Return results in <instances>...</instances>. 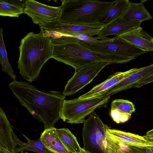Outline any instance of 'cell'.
<instances>
[{
    "instance_id": "22",
    "label": "cell",
    "mask_w": 153,
    "mask_h": 153,
    "mask_svg": "<svg viewBox=\"0 0 153 153\" xmlns=\"http://www.w3.org/2000/svg\"><path fill=\"white\" fill-rule=\"evenodd\" d=\"M56 133L62 142L71 153H79L82 148L76 137L68 128H56Z\"/></svg>"
},
{
    "instance_id": "9",
    "label": "cell",
    "mask_w": 153,
    "mask_h": 153,
    "mask_svg": "<svg viewBox=\"0 0 153 153\" xmlns=\"http://www.w3.org/2000/svg\"><path fill=\"white\" fill-rule=\"evenodd\" d=\"M111 64L105 61L97 62L75 70L65 85L63 94L65 97L74 95L92 82L105 67Z\"/></svg>"
},
{
    "instance_id": "32",
    "label": "cell",
    "mask_w": 153,
    "mask_h": 153,
    "mask_svg": "<svg viewBox=\"0 0 153 153\" xmlns=\"http://www.w3.org/2000/svg\"><path fill=\"white\" fill-rule=\"evenodd\" d=\"M146 138V139H147L148 140H149V141L153 142V137H147V138Z\"/></svg>"
},
{
    "instance_id": "16",
    "label": "cell",
    "mask_w": 153,
    "mask_h": 153,
    "mask_svg": "<svg viewBox=\"0 0 153 153\" xmlns=\"http://www.w3.org/2000/svg\"><path fill=\"white\" fill-rule=\"evenodd\" d=\"M107 131L114 141L124 145L137 147L153 146V142L144 136L110 128Z\"/></svg>"
},
{
    "instance_id": "29",
    "label": "cell",
    "mask_w": 153,
    "mask_h": 153,
    "mask_svg": "<svg viewBox=\"0 0 153 153\" xmlns=\"http://www.w3.org/2000/svg\"><path fill=\"white\" fill-rule=\"evenodd\" d=\"M147 138L153 137V129L147 131L146 133V135L143 136Z\"/></svg>"
},
{
    "instance_id": "11",
    "label": "cell",
    "mask_w": 153,
    "mask_h": 153,
    "mask_svg": "<svg viewBox=\"0 0 153 153\" xmlns=\"http://www.w3.org/2000/svg\"><path fill=\"white\" fill-rule=\"evenodd\" d=\"M152 75L153 63L141 68L140 70L132 74L98 95L111 96L120 91L133 88L134 85L137 82Z\"/></svg>"
},
{
    "instance_id": "1",
    "label": "cell",
    "mask_w": 153,
    "mask_h": 153,
    "mask_svg": "<svg viewBox=\"0 0 153 153\" xmlns=\"http://www.w3.org/2000/svg\"><path fill=\"white\" fill-rule=\"evenodd\" d=\"M9 87L20 104L44 125V130L54 127L60 119L65 97L60 92L41 91L29 82L13 80Z\"/></svg>"
},
{
    "instance_id": "26",
    "label": "cell",
    "mask_w": 153,
    "mask_h": 153,
    "mask_svg": "<svg viewBox=\"0 0 153 153\" xmlns=\"http://www.w3.org/2000/svg\"><path fill=\"white\" fill-rule=\"evenodd\" d=\"M110 115L113 120L117 123L127 121L131 117L127 114H120L115 110H111Z\"/></svg>"
},
{
    "instance_id": "7",
    "label": "cell",
    "mask_w": 153,
    "mask_h": 153,
    "mask_svg": "<svg viewBox=\"0 0 153 153\" xmlns=\"http://www.w3.org/2000/svg\"><path fill=\"white\" fill-rule=\"evenodd\" d=\"M79 43L84 47L92 51L134 59L147 53L117 36L111 39L106 37L96 42H87L80 40Z\"/></svg>"
},
{
    "instance_id": "35",
    "label": "cell",
    "mask_w": 153,
    "mask_h": 153,
    "mask_svg": "<svg viewBox=\"0 0 153 153\" xmlns=\"http://www.w3.org/2000/svg\"><path fill=\"white\" fill-rule=\"evenodd\" d=\"M117 153H122L121 152H120V151L117 150Z\"/></svg>"
},
{
    "instance_id": "31",
    "label": "cell",
    "mask_w": 153,
    "mask_h": 153,
    "mask_svg": "<svg viewBox=\"0 0 153 153\" xmlns=\"http://www.w3.org/2000/svg\"><path fill=\"white\" fill-rule=\"evenodd\" d=\"M79 153H91V152L87 151L84 149L83 148H82L81 151Z\"/></svg>"
},
{
    "instance_id": "10",
    "label": "cell",
    "mask_w": 153,
    "mask_h": 153,
    "mask_svg": "<svg viewBox=\"0 0 153 153\" xmlns=\"http://www.w3.org/2000/svg\"><path fill=\"white\" fill-rule=\"evenodd\" d=\"M60 10V6L53 7L26 0L24 13L30 17L34 23L40 25L57 20Z\"/></svg>"
},
{
    "instance_id": "8",
    "label": "cell",
    "mask_w": 153,
    "mask_h": 153,
    "mask_svg": "<svg viewBox=\"0 0 153 153\" xmlns=\"http://www.w3.org/2000/svg\"><path fill=\"white\" fill-rule=\"evenodd\" d=\"M39 26L40 29V32L44 36L51 38L62 35L74 37L84 35L92 36L98 35L105 26L100 23L88 25L67 24L58 20Z\"/></svg>"
},
{
    "instance_id": "36",
    "label": "cell",
    "mask_w": 153,
    "mask_h": 153,
    "mask_svg": "<svg viewBox=\"0 0 153 153\" xmlns=\"http://www.w3.org/2000/svg\"><path fill=\"white\" fill-rule=\"evenodd\" d=\"M21 152H22L21 153H28V152H24L23 151Z\"/></svg>"
},
{
    "instance_id": "23",
    "label": "cell",
    "mask_w": 153,
    "mask_h": 153,
    "mask_svg": "<svg viewBox=\"0 0 153 153\" xmlns=\"http://www.w3.org/2000/svg\"><path fill=\"white\" fill-rule=\"evenodd\" d=\"M3 29H0V63L1 65V71L8 74L13 80H15L16 76L14 74L7 57V53L3 39Z\"/></svg>"
},
{
    "instance_id": "17",
    "label": "cell",
    "mask_w": 153,
    "mask_h": 153,
    "mask_svg": "<svg viewBox=\"0 0 153 153\" xmlns=\"http://www.w3.org/2000/svg\"><path fill=\"white\" fill-rule=\"evenodd\" d=\"M40 138L45 146L54 153H71L59 137L55 127L44 130Z\"/></svg>"
},
{
    "instance_id": "3",
    "label": "cell",
    "mask_w": 153,
    "mask_h": 153,
    "mask_svg": "<svg viewBox=\"0 0 153 153\" xmlns=\"http://www.w3.org/2000/svg\"><path fill=\"white\" fill-rule=\"evenodd\" d=\"M19 48V73L24 79L31 82L38 78L45 62L53 58L51 38L40 32H30L21 39Z\"/></svg>"
},
{
    "instance_id": "27",
    "label": "cell",
    "mask_w": 153,
    "mask_h": 153,
    "mask_svg": "<svg viewBox=\"0 0 153 153\" xmlns=\"http://www.w3.org/2000/svg\"><path fill=\"white\" fill-rule=\"evenodd\" d=\"M74 37L79 39L81 41L87 42H96L99 41L98 40V39L97 37H93L91 36L84 35H79Z\"/></svg>"
},
{
    "instance_id": "28",
    "label": "cell",
    "mask_w": 153,
    "mask_h": 153,
    "mask_svg": "<svg viewBox=\"0 0 153 153\" xmlns=\"http://www.w3.org/2000/svg\"><path fill=\"white\" fill-rule=\"evenodd\" d=\"M153 82V75L137 82L134 85L133 88H139L145 85Z\"/></svg>"
},
{
    "instance_id": "21",
    "label": "cell",
    "mask_w": 153,
    "mask_h": 153,
    "mask_svg": "<svg viewBox=\"0 0 153 153\" xmlns=\"http://www.w3.org/2000/svg\"><path fill=\"white\" fill-rule=\"evenodd\" d=\"M27 141L26 143L17 139L18 146L14 151V153H18L24 151H31L36 153H54L48 149L41 140L40 138L36 140H31L22 134Z\"/></svg>"
},
{
    "instance_id": "33",
    "label": "cell",
    "mask_w": 153,
    "mask_h": 153,
    "mask_svg": "<svg viewBox=\"0 0 153 153\" xmlns=\"http://www.w3.org/2000/svg\"><path fill=\"white\" fill-rule=\"evenodd\" d=\"M118 150H119V151H120L122 153H130L128 152H126V151H122V150H120V149H118Z\"/></svg>"
},
{
    "instance_id": "34",
    "label": "cell",
    "mask_w": 153,
    "mask_h": 153,
    "mask_svg": "<svg viewBox=\"0 0 153 153\" xmlns=\"http://www.w3.org/2000/svg\"><path fill=\"white\" fill-rule=\"evenodd\" d=\"M150 147L152 151L153 152V146Z\"/></svg>"
},
{
    "instance_id": "5",
    "label": "cell",
    "mask_w": 153,
    "mask_h": 153,
    "mask_svg": "<svg viewBox=\"0 0 153 153\" xmlns=\"http://www.w3.org/2000/svg\"><path fill=\"white\" fill-rule=\"evenodd\" d=\"M82 134L84 149L91 153H117L115 141L105 124L94 111L83 123Z\"/></svg>"
},
{
    "instance_id": "4",
    "label": "cell",
    "mask_w": 153,
    "mask_h": 153,
    "mask_svg": "<svg viewBox=\"0 0 153 153\" xmlns=\"http://www.w3.org/2000/svg\"><path fill=\"white\" fill-rule=\"evenodd\" d=\"M58 20L63 23L79 25L100 23V18L116 2L96 0H61Z\"/></svg>"
},
{
    "instance_id": "13",
    "label": "cell",
    "mask_w": 153,
    "mask_h": 153,
    "mask_svg": "<svg viewBox=\"0 0 153 153\" xmlns=\"http://www.w3.org/2000/svg\"><path fill=\"white\" fill-rule=\"evenodd\" d=\"M141 68H134L124 72H115L105 81L95 85L90 91L78 97L80 99H85L99 95L129 76L138 71Z\"/></svg>"
},
{
    "instance_id": "12",
    "label": "cell",
    "mask_w": 153,
    "mask_h": 153,
    "mask_svg": "<svg viewBox=\"0 0 153 153\" xmlns=\"http://www.w3.org/2000/svg\"><path fill=\"white\" fill-rule=\"evenodd\" d=\"M142 22L120 18L105 26L97 37L102 39L111 35L118 36L140 27Z\"/></svg>"
},
{
    "instance_id": "2",
    "label": "cell",
    "mask_w": 153,
    "mask_h": 153,
    "mask_svg": "<svg viewBox=\"0 0 153 153\" xmlns=\"http://www.w3.org/2000/svg\"><path fill=\"white\" fill-rule=\"evenodd\" d=\"M51 38L53 45V58L72 67L75 70L97 62L105 61L111 64H120L134 59L91 51L81 45L80 40L72 36L62 35Z\"/></svg>"
},
{
    "instance_id": "19",
    "label": "cell",
    "mask_w": 153,
    "mask_h": 153,
    "mask_svg": "<svg viewBox=\"0 0 153 153\" xmlns=\"http://www.w3.org/2000/svg\"><path fill=\"white\" fill-rule=\"evenodd\" d=\"M26 0H1L0 15L18 17L24 13Z\"/></svg>"
},
{
    "instance_id": "18",
    "label": "cell",
    "mask_w": 153,
    "mask_h": 153,
    "mask_svg": "<svg viewBox=\"0 0 153 153\" xmlns=\"http://www.w3.org/2000/svg\"><path fill=\"white\" fill-rule=\"evenodd\" d=\"M130 6L128 0H117L116 2L100 19L99 22L105 26L123 16Z\"/></svg>"
},
{
    "instance_id": "14",
    "label": "cell",
    "mask_w": 153,
    "mask_h": 153,
    "mask_svg": "<svg viewBox=\"0 0 153 153\" xmlns=\"http://www.w3.org/2000/svg\"><path fill=\"white\" fill-rule=\"evenodd\" d=\"M18 137L13 131L4 111L0 108V148L14 153Z\"/></svg>"
},
{
    "instance_id": "15",
    "label": "cell",
    "mask_w": 153,
    "mask_h": 153,
    "mask_svg": "<svg viewBox=\"0 0 153 153\" xmlns=\"http://www.w3.org/2000/svg\"><path fill=\"white\" fill-rule=\"evenodd\" d=\"M118 36L142 51H153V37L141 27Z\"/></svg>"
},
{
    "instance_id": "24",
    "label": "cell",
    "mask_w": 153,
    "mask_h": 153,
    "mask_svg": "<svg viewBox=\"0 0 153 153\" xmlns=\"http://www.w3.org/2000/svg\"><path fill=\"white\" fill-rule=\"evenodd\" d=\"M111 110H115L120 114H127L131 116L135 108L133 103L127 100L116 99L111 103Z\"/></svg>"
},
{
    "instance_id": "25",
    "label": "cell",
    "mask_w": 153,
    "mask_h": 153,
    "mask_svg": "<svg viewBox=\"0 0 153 153\" xmlns=\"http://www.w3.org/2000/svg\"><path fill=\"white\" fill-rule=\"evenodd\" d=\"M118 149L130 153H153L150 147H137L124 145L115 141Z\"/></svg>"
},
{
    "instance_id": "20",
    "label": "cell",
    "mask_w": 153,
    "mask_h": 153,
    "mask_svg": "<svg viewBox=\"0 0 153 153\" xmlns=\"http://www.w3.org/2000/svg\"><path fill=\"white\" fill-rule=\"evenodd\" d=\"M130 6L122 18L130 20L142 22L150 20L152 17L145 8L143 2L139 3L130 1Z\"/></svg>"
},
{
    "instance_id": "30",
    "label": "cell",
    "mask_w": 153,
    "mask_h": 153,
    "mask_svg": "<svg viewBox=\"0 0 153 153\" xmlns=\"http://www.w3.org/2000/svg\"><path fill=\"white\" fill-rule=\"evenodd\" d=\"M0 153H14L7 150L2 148H0Z\"/></svg>"
},
{
    "instance_id": "6",
    "label": "cell",
    "mask_w": 153,
    "mask_h": 153,
    "mask_svg": "<svg viewBox=\"0 0 153 153\" xmlns=\"http://www.w3.org/2000/svg\"><path fill=\"white\" fill-rule=\"evenodd\" d=\"M110 96H96L70 100H65L60 114V119L71 124L83 123L85 118L97 108L106 105Z\"/></svg>"
}]
</instances>
